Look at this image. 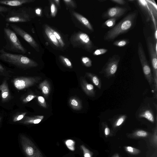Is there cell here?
Returning <instances> with one entry per match:
<instances>
[{
  "instance_id": "6da1fadb",
  "label": "cell",
  "mask_w": 157,
  "mask_h": 157,
  "mask_svg": "<svg viewBox=\"0 0 157 157\" xmlns=\"http://www.w3.org/2000/svg\"><path fill=\"white\" fill-rule=\"evenodd\" d=\"M137 12L134 11L126 15L120 21L105 34V41H112L118 36L132 29L135 25Z\"/></svg>"
},
{
  "instance_id": "7a4b0ae2",
  "label": "cell",
  "mask_w": 157,
  "mask_h": 157,
  "mask_svg": "<svg viewBox=\"0 0 157 157\" xmlns=\"http://www.w3.org/2000/svg\"><path fill=\"white\" fill-rule=\"evenodd\" d=\"M0 60L18 67L26 69L35 67L37 63L28 57L20 54H15L0 49Z\"/></svg>"
},
{
  "instance_id": "3957f363",
  "label": "cell",
  "mask_w": 157,
  "mask_h": 157,
  "mask_svg": "<svg viewBox=\"0 0 157 157\" xmlns=\"http://www.w3.org/2000/svg\"><path fill=\"white\" fill-rule=\"evenodd\" d=\"M6 44L4 47L5 49L13 52L24 54L27 51L18 38L16 33L7 27L3 29Z\"/></svg>"
},
{
  "instance_id": "277c9868",
  "label": "cell",
  "mask_w": 157,
  "mask_h": 157,
  "mask_svg": "<svg viewBox=\"0 0 157 157\" xmlns=\"http://www.w3.org/2000/svg\"><path fill=\"white\" fill-rule=\"evenodd\" d=\"M137 53L144 76L153 92L154 80L152 73L147 60L143 45L140 42L138 44Z\"/></svg>"
},
{
  "instance_id": "5b68a950",
  "label": "cell",
  "mask_w": 157,
  "mask_h": 157,
  "mask_svg": "<svg viewBox=\"0 0 157 157\" xmlns=\"http://www.w3.org/2000/svg\"><path fill=\"white\" fill-rule=\"evenodd\" d=\"M8 23L28 22L30 20V16L28 10L25 7L12 9L7 13L5 17Z\"/></svg>"
},
{
  "instance_id": "8992f818",
  "label": "cell",
  "mask_w": 157,
  "mask_h": 157,
  "mask_svg": "<svg viewBox=\"0 0 157 157\" xmlns=\"http://www.w3.org/2000/svg\"><path fill=\"white\" fill-rule=\"evenodd\" d=\"M147 48L152 67L154 80V97H157V52L155 51L154 43L150 37L147 40Z\"/></svg>"
},
{
  "instance_id": "52a82bcc",
  "label": "cell",
  "mask_w": 157,
  "mask_h": 157,
  "mask_svg": "<svg viewBox=\"0 0 157 157\" xmlns=\"http://www.w3.org/2000/svg\"><path fill=\"white\" fill-rule=\"evenodd\" d=\"M120 56L118 54H114L110 57L99 71V73L109 79L115 76L120 60Z\"/></svg>"
},
{
  "instance_id": "ba28073f",
  "label": "cell",
  "mask_w": 157,
  "mask_h": 157,
  "mask_svg": "<svg viewBox=\"0 0 157 157\" xmlns=\"http://www.w3.org/2000/svg\"><path fill=\"white\" fill-rule=\"evenodd\" d=\"M20 140L23 150L27 157H44L41 151L28 137L21 134Z\"/></svg>"
},
{
  "instance_id": "9c48e42d",
  "label": "cell",
  "mask_w": 157,
  "mask_h": 157,
  "mask_svg": "<svg viewBox=\"0 0 157 157\" xmlns=\"http://www.w3.org/2000/svg\"><path fill=\"white\" fill-rule=\"evenodd\" d=\"M41 79L40 77H19L14 78L13 82L17 90H21L34 85Z\"/></svg>"
},
{
  "instance_id": "30bf717a",
  "label": "cell",
  "mask_w": 157,
  "mask_h": 157,
  "mask_svg": "<svg viewBox=\"0 0 157 157\" xmlns=\"http://www.w3.org/2000/svg\"><path fill=\"white\" fill-rule=\"evenodd\" d=\"M71 41L75 46H81L89 51L93 48V44L89 37L84 33L80 32L75 34L73 37Z\"/></svg>"
},
{
  "instance_id": "8fae6325",
  "label": "cell",
  "mask_w": 157,
  "mask_h": 157,
  "mask_svg": "<svg viewBox=\"0 0 157 157\" xmlns=\"http://www.w3.org/2000/svg\"><path fill=\"white\" fill-rule=\"evenodd\" d=\"M10 25L16 34L23 38L37 51H39V47L38 44L29 34L16 25L10 24Z\"/></svg>"
},
{
  "instance_id": "7c38bea8",
  "label": "cell",
  "mask_w": 157,
  "mask_h": 157,
  "mask_svg": "<svg viewBox=\"0 0 157 157\" xmlns=\"http://www.w3.org/2000/svg\"><path fill=\"white\" fill-rule=\"evenodd\" d=\"M137 1L140 9L145 17L147 21H149L151 19L155 28H156V20L154 17L153 13L147 2L146 0H138Z\"/></svg>"
},
{
  "instance_id": "4fadbf2b",
  "label": "cell",
  "mask_w": 157,
  "mask_h": 157,
  "mask_svg": "<svg viewBox=\"0 0 157 157\" xmlns=\"http://www.w3.org/2000/svg\"><path fill=\"white\" fill-rule=\"evenodd\" d=\"M127 10L126 8L119 6L113 7L109 8L102 15L104 19L115 18L117 19L123 15Z\"/></svg>"
},
{
  "instance_id": "5bb4252c",
  "label": "cell",
  "mask_w": 157,
  "mask_h": 157,
  "mask_svg": "<svg viewBox=\"0 0 157 157\" xmlns=\"http://www.w3.org/2000/svg\"><path fill=\"white\" fill-rule=\"evenodd\" d=\"M137 117L140 118H145L152 123H154L157 120V116L155 117L152 109L148 106L141 108L138 110Z\"/></svg>"
},
{
  "instance_id": "9a60e30c",
  "label": "cell",
  "mask_w": 157,
  "mask_h": 157,
  "mask_svg": "<svg viewBox=\"0 0 157 157\" xmlns=\"http://www.w3.org/2000/svg\"><path fill=\"white\" fill-rule=\"evenodd\" d=\"M80 83L83 90L87 95L92 97L95 96V91L92 84L88 83L83 77L80 79Z\"/></svg>"
},
{
  "instance_id": "2e32d148",
  "label": "cell",
  "mask_w": 157,
  "mask_h": 157,
  "mask_svg": "<svg viewBox=\"0 0 157 157\" xmlns=\"http://www.w3.org/2000/svg\"><path fill=\"white\" fill-rule=\"evenodd\" d=\"M0 91L2 102H5L9 101L11 98V95L6 80H3L0 85Z\"/></svg>"
},
{
  "instance_id": "e0dca14e",
  "label": "cell",
  "mask_w": 157,
  "mask_h": 157,
  "mask_svg": "<svg viewBox=\"0 0 157 157\" xmlns=\"http://www.w3.org/2000/svg\"><path fill=\"white\" fill-rule=\"evenodd\" d=\"M44 116L37 115L33 116H25L19 122L25 124H36L39 123L43 119Z\"/></svg>"
},
{
  "instance_id": "ac0fdd59",
  "label": "cell",
  "mask_w": 157,
  "mask_h": 157,
  "mask_svg": "<svg viewBox=\"0 0 157 157\" xmlns=\"http://www.w3.org/2000/svg\"><path fill=\"white\" fill-rule=\"evenodd\" d=\"M33 1V0H0V4L11 7H17Z\"/></svg>"
},
{
  "instance_id": "d6986e66",
  "label": "cell",
  "mask_w": 157,
  "mask_h": 157,
  "mask_svg": "<svg viewBox=\"0 0 157 157\" xmlns=\"http://www.w3.org/2000/svg\"><path fill=\"white\" fill-rule=\"evenodd\" d=\"M126 114H119L114 116L110 119L114 128H117L121 126L125 121L127 118Z\"/></svg>"
},
{
  "instance_id": "ffe728a7",
  "label": "cell",
  "mask_w": 157,
  "mask_h": 157,
  "mask_svg": "<svg viewBox=\"0 0 157 157\" xmlns=\"http://www.w3.org/2000/svg\"><path fill=\"white\" fill-rule=\"evenodd\" d=\"M73 14L75 17L88 29L91 31L94 30L90 23L86 18L76 12H73Z\"/></svg>"
},
{
  "instance_id": "44dd1931",
  "label": "cell",
  "mask_w": 157,
  "mask_h": 157,
  "mask_svg": "<svg viewBox=\"0 0 157 157\" xmlns=\"http://www.w3.org/2000/svg\"><path fill=\"white\" fill-rule=\"evenodd\" d=\"M44 31L47 37L51 42L56 47H59L60 44L54 35L50 30L49 26L45 25L44 26Z\"/></svg>"
},
{
  "instance_id": "7402d4cb",
  "label": "cell",
  "mask_w": 157,
  "mask_h": 157,
  "mask_svg": "<svg viewBox=\"0 0 157 157\" xmlns=\"http://www.w3.org/2000/svg\"><path fill=\"white\" fill-rule=\"evenodd\" d=\"M86 75L98 89H101L102 82L100 77L95 74L90 72L86 73Z\"/></svg>"
},
{
  "instance_id": "603a6c76",
  "label": "cell",
  "mask_w": 157,
  "mask_h": 157,
  "mask_svg": "<svg viewBox=\"0 0 157 157\" xmlns=\"http://www.w3.org/2000/svg\"><path fill=\"white\" fill-rule=\"evenodd\" d=\"M39 88L41 90L44 96L47 98L50 91V86L48 81L45 79L39 85Z\"/></svg>"
},
{
  "instance_id": "cb8c5ba5",
  "label": "cell",
  "mask_w": 157,
  "mask_h": 157,
  "mask_svg": "<svg viewBox=\"0 0 157 157\" xmlns=\"http://www.w3.org/2000/svg\"><path fill=\"white\" fill-rule=\"evenodd\" d=\"M70 106L74 110H79L82 108V105L80 100L76 97H71L69 100Z\"/></svg>"
},
{
  "instance_id": "d4e9b609",
  "label": "cell",
  "mask_w": 157,
  "mask_h": 157,
  "mask_svg": "<svg viewBox=\"0 0 157 157\" xmlns=\"http://www.w3.org/2000/svg\"><path fill=\"white\" fill-rule=\"evenodd\" d=\"M117 19L115 18L109 19L103 24L102 26L106 28H113L115 25Z\"/></svg>"
},
{
  "instance_id": "484cf974",
  "label": "cell",
  "mask_w": 157,
  "mask_h": 157,
  "mask_svg": "<svg viewBox=\"0 0 157 157\" xmlns=\"http://www.w3.org/2000/svg\"><path fill=\"white\" fill-rule=\"evenodd\" d=\"M129 41L127 39H123L114 41L113 45L118 47H123L127 45Z\"/></svg>"
},
{
  "instance_id": "4316f807",
  "label": "cell",
  "mask_w": 157,
  "mask_h": 157,
  "mask_svg": "<svg viewBox=\"0 0 157 157\" xmlns=\"http://www.w3.org/2000/svg\"><path fill=\"white\" fill-rule=\"evenodd\" d=\"M49 28L50 30L55 36L56 38L59 41L60 45L62 47H64V46L65 44L59 34L58 32L49 26Z\"/></svg>"
},
{
  "instance_id": "83f0119b",
  "label": "cell",
  "mask_w": 157,
  "mask_h": 157,
  "mask_svg": "<svg viewBox=\"0 0 157 157\" xmlns=\"http://www.w3.org/2000/svg\"><path fill=\"white\" fill-rule=\"evenodd\" d=\"M124 148L127 152L132 154H137L140 152L139 149L131 146L125 147Z\"/></svg>"
},
{
  "instance_id": "f1b7e54d",
  "label": "cell",
  "mask_w": 157,
  "mask_h": 157,
  "mask_svg": "<svg viewBox=\"0 0 157 157\" xmlns=\"http://www.w3.org/2000/svg\"><path fill=\"white\" fill-rule=\"evenodd\" d=\"M65 144L70 150L74 151L75 150V142L71 140H67L65 141Z\"/></svg>"
},
{
  "instance_id": "f546056e",
  "label": "cell",
  "mask_w": 157,
  "mask_h": 157,
  "mask_svg": "<svg viewBox=\"0 0 157 157\" xmlns=\"http://www.w3.org/2000/svg\"><path fill=\"white\" fill-rule=\"evenodd\" d=\"M59 57L61 61L65 66L70 68L72 67V63L68 58L61 56H59Z\"/></svg>"
},
{
  "instance_id": "4dcf8cb0",
  "label": "cell",
  "mask_w": 157,
  "mask_h": 157,
  "mask_svg": "<svg viewBox=\"0 0 157 157\" xmlns=\"http://www.w3.org/2000/svg\"><path fill=\"white\" fill-rule=\"evenodd\" d=\"M81 60L83 64L86 67H90L92 66V61L88 57H83L82 58Z\"/></svg>"
},
{
  "instance_id": "1f68e13d",
  "label": "cell",
  "mask_w": 157,
  "mask_h": 157,
  "mask_svg": "<svg viewBox=\"0 0 157 157\" xmlns=\"http://www.w3.org/2000/svg\"><path fill=\"white\" fill-rule=\"evenodd\" d=\"M80 147L83 151L84 157H92L91 153L84 146L81 145Z\"/></svg>"
},
{
  "instance_id": "d6a6232c",
  "label": "cell",
  "mask_w": 157,
  "mask_h": 157,
  "mask_svg": "<svg viewBox=\"0 0 157 157\" xmlns=\"http://www.w3.org/2000/svg\"><path fill=\"white\" fill-rule=\"evenodd\" d=\"M51 14L52 17H54L56 16L57 9L54 3L52 1H51Z\"/></svg>"
},
{
  "instance_id": "836d02e7",
  "label": "cell",
  "mask_w": 157,
  "mask_h": 157,
  "mask_svg": "<svg viewBox=\"0 0 157 157\" xmlns=\"http://www.w3.org/2000/svg\"><path fill=\"white\" fill-rule=\"evenodd\" d=\"M108 50L107 49L101 48L95 50L93 52V55L94 56H99L104 54L107 52Z\"/></svg>"
},
{
  "instance_id": "e575fe53",
  "label": "cell",
  "mask_w": 157,
  "mask_h": 157,
  "mask_svg": "<svg viewBox=\"0 0 157 157\" xmlns=\"http://www.w3.org/2000/svg\"><path fill=\"white\" fill-rule=\"evenodd\" d=\"M27 112H25L14 116L13 119V122H16L21 120L25 116Z\"/></svg>"
},
{
  "instance_id": "d590c367",
  "label": "cell",
  "mask_w": 157,
  "mask_h": 157,
  "mask_svg": "<svg viewBox=\"0 0 157 157\" xmlns=\"http://www.w3.org/2000/svg\"><path fill=\"white\" fill-rule=\"evenodd\" d=\"M12 9V8L0 5V14L4 17V13H8Z\"/></svg>"
},
{
  "instance_id": "8d00e7d4",
  "label": "cell",
  "mask_w": 157,
  "mask_h": 157,
  "mask_svg": "<svg viewBox=\"0 0 157 157\" xmlns=\"http://www.w3.org/2000/svg\"><path fill=\"white\" fill-rule=\"evenodd\" d=\"M37 98L38 102L42 106L45 108L47 107V104L44 97L42 96H38L37 97Z\"/></svg>"
},
{
  "instance_id": "74e56055",
  "label": "cell",
  "mask_w": 157,
  "mask_h": 157,
  "mask_svg": "<svg viewBox=\"0 0 157 157\" xmlns=\"http://www.w3.org/2000/svg\"><path fill=\"white\" fill-rule=\"evenodd\" d=\"M134 134L136 136L143 137H146L148 135L147 132L143 130H137L134 132Z\"/></svg>"
},
{
  "instance_id": "f35d334b",
  "label": "cell",
  "mask_w": 157,
  "mask_h": 157,
  "mask_svg": "<svg viewBox=\"0 0 157 157\" xmlns=\"http://www.w3.org/2000/svg\"><path fill=\"white\" fill-rule=\"evenodd\" d=\"M37 97L36 95L33 94H29L23 99L22 101L24 103H27Z\"/></svg>"
},
{
  "instance_id": "ab89813d",
  "label": "cell",
  "mask_w": 157,
  "mask_h": 157,
  "mask_svg": "<svg viewBox=\"0 0 157 157\" xmlns=\"http://www.w3.org/2000/svg\"><path fill=\"white\" fill-rule=\"evenodd\" d=\"M63 1L68 6L73 7H75V3L73 1L71 0H64Z\"/></svg>"
},
{
  "instance_id": "60d3db41",
  "label": "cell",
  "mask_w": 157,
  "mask_h": 157,
  "mask_svg": "<svg viewBox=\"0 0 157 157\" xmlns=\"http://www.w3.org/2000/svg\"><path fill=\"white\" fill-rule=\"evenodd\" d=\"M111 2L118 4L123 5L126 4V2L124 0H110Z\"/></svg>"
},
{
  "instance_id": "b9f144b4",
  "label": "cell",
  "mask_w": 157,
  "mask_h": 157,
  "mask_svg": "<svg viewBox=\"0 0 157 157\" xmlns=\"http://www.w3.org/2000/svg\"><path fill=\"white\" fill-rule=\"evenodd\" d=\"M7 71L5 68L0 63V73H6Z\"/></svg>"
},
{
  "instance_id": "7bdbcfd3",
  "label": "cell",
  "mask_w": 157,
  "mask_h": 157,
  "mask_svg": "<svg viewBox=\"0 0 157 157\" xmlns=\"http://www.w3.org/2000/svg\"><path fill=\"white\" fill-rule=\"evenodd\" d=\"M36 13L38 15H40L41 14V10L39 8H37L36 10Z\"/></svg>"
},
{
  "instance_id": "ee69618b",
  "label": "cell",
  "mask_w": 157,
  "mask_h": 157,
  "mask_svg": "<svg viewBox=\"0 0 157 157\" xmlns=\"http://www.w3.org/2000/svg\"><path fill=\"white\" fill-rule=\"evenodd\" d=\"M154 37L155 39L156 40V41H157V30H155L154 33Z\"/></svg>"
},
{
  "instance_id": "f6af8a7d",
  "label": "cell",
  "mask_w": 157,
  "mask_h": 157,
  "mask_svg": "<svg viewBox=\"0 0 157 157\" xmlns=\"http://www.w3.org/2000/svg\"><path fill=\"white\" fill-rule=\"evenodd\" d=\"M57 6H59L60 1L59 0H55L54 1Z\"/></svg>"
},
{
  "instance_id": "bcb514c9",
  "label": "cell",
  "mask_w": 157,
  "mask_h": 157,
  "mask_svg": "<svg viewBox=\"0 0 157 157\" xmlns=\"http://www.w3.org/2000/svg\"><path fill=\"white\" fill-rule=\"evenodd\" d=\"M113 157H119V155L117 154L114 155Z\"/></svg>"
},
{
  "instance_id": "7dc6e473",
  "label": "cell",
  "mask_w": 157,
  "mask_h": 157,
  "mask_svg": "<svg viewBox=\"0 0 157 157\" xmlns=\"http://www.w3.org/2000/svg\"><path fill=\"white\" fill-rule=\"evenodd\" d=\"M2 117H1V116H0V123H1V122L2 121Z\"/></svg>"
}]
</instances>
